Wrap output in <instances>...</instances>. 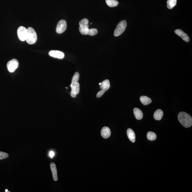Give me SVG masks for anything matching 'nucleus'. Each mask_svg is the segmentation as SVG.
<instances>
[{
	"label": "nucleus",
	"mask_w": 192,
	"mask_h": 192,
	"mask_svg": "<svg viewBox=\"0 0 192 192\" xmlns=\"http://www.w3.org/2000/svg\"><path fill=\"white\" fill-rule=\"evenodd\" d=\"M88 20L86 18H84L79 23V26H85L88 25Z\"/></svg>",
	"instance_id": "22"
},
{
	"label": "nucleus",
	"mask_w": 192,
	"mask_h": 192,
	"mask_svg": "<svg viewBox=\"0 0 192 192\" xmlns=\"http://www.w3.org/2000/svg\"><path fill=\"white\" fill-rule=\"evenodd\" d=\"M50 56L53 57L63 59L65 57V54L63 52L59 51L52 50L49 53Z\"/></svg>",
	"instance_id": "8"
},
{
	"label": "nucleus",
	"mask_w": 192,
	"mask_h": 192,
	"mask_svg": "<svg viewBox=\"0 0 192 192\" xmlns=\"http://www.w3.org/2000/svg\"><path fill=\"white\" fill-rule=\"evenodd\" d=\"M50 167L52 173L53 178L55 181L58 180L57 169L56 164L54 163H51L50 164Z\"/></svg>",
	"instance_id": "11"
},
{
	"label": "nucleus",
	"mask_w": 192,
	"mask_h": 192,
	"mask_svg": "<svg viewBox=\"0 0 192 192\" xmlns=\"http://www.w3.org/2000/svg\"><path fill=\"white\" fill-rule=\"evenodd\" d=\"M9 156L8 154L0 152V160H3L8 158Z\"/></svg>",
	"instance_id": "24"
},
{
	"label": "nucleus",
	"mask_w": 192,
	"mask_h": 192,
	"mask_svg": "<svg viewBox=\"0 0 192 192\" xmlns=\"http://www.w3.org/2000/svg\"><path fill=\"white\" fill-rule=\"evenodd\" d=\"M89 26H79V32L82 34L83 35H88L89 30Z\"/></svg>",
	"instance_id": "17"
},
{
	"label": "nucleus",
	"mask_w": 192,
	"mask_h": 192,
	"mask_svg": "<svg viewBox=\"0 0 192 192\" xmlns=\"http://www.w3.org/2000/svg\"><path fill=\"white\" fill-rule=\"evenodd\" d=\"M101 135L102 138H109L111 135L110 129L108 127H104L101 130Z\"/></svg>",
	"instance_id": "10"
},
{
	"label": "nucleus",
	"mask_w": 192,
	"mask_h": 192,
	"mask_svg": "<svg viewBox=\"0 0 192 192\" xmlns=\"http://www.w3.org/2000/svg\"><path fill=\"white\" fill-rule=\"evenodd\" d=\"M18 37L21 41H24L26 40L27 30L24 26H20L17 31Z\"/></svg>",
	"instance_id": "6"
},
{
	"label": "nucleus",
	"mask_w": 192,
	"mask_h": 192,
	"mask_svg": "<svg viewBox=\"0 0 192 192\" xmlns=\"http://www.w3.org/2000/svg\"><path fill=\"white\" fill-rule=\"evenodd\" d=\"M98 30L96 29H89L88 35L90 36H93L96 35L98 34Z\"/></svg>",
	"instance_id": "21"
},
{
	"label": "nucleus",
	"mask_w": 192,
	"mask_h": 192,
	"mask_svg": "<svg viewBox=\"0 0 192 192\" xmlns=\"http://www.w3.org/2000/svg\"><path fill=\"white\" fill-rule=\"evenodd\" d=\"M8 190H5V192H8Z\"/></svg>",
	"instance_id": "27"
},
{
	"label": "nucleus",
	"mask_w": 192,
	"mask_h": 192,
	"mask_svg": "<svg viewBox=\"0 0 192 192\" xmlns=\"http://www.w3.org/2000/svg\"><path fill=\"white\" fill-rule=\"evenodd\" d=\"M133 114L137 120H141L143 117V113L142 111L138 108H135L133 109Z\"/></svg>",
	"instance_id": "14"
},
{
	"label": "nucleus",
	"mask_w": 192,
	"mask_h": 192,
	"mask_svg": "<svg viewBox=\"0 0 192 192\" xmlns=\"http://www.w3.org/2000/svg\"><path fill=\"white\" fill-rule=\"evenodd\" d=\"M27 30V36L26 40L29 44H33L37 41V34L34 29L32 27H29Z\"/></svg>",
	"instance_id": "2"
},
{
	"label": "nucleus",
	"mask_w": 192,
	"mask_h": 192,
	"mask_svg": "<svg viewBox=\"0 0 192 192\" xmlns=\"http://www.w3.org/2000/svg\"><path fill=\"white\" fill-rule=\"evenodd\" d=\"M106 2L108 6L110 7H114L118 6V1L116 0H106Z\"/></svg>",
	"instance_id": "18"
},
{
	"label": "nucleus",
	"mask_w": 192,
	"mask_h": 192,
	"mask_svg": "<svg viewBox=\"0 0 192 192\" xmlns=\"http://www.w3.org/2000/svg\"><path fill=\"white\" fill-rule=\"evenodd\" d=\"M19 66V63L17 60L13 59L9 61L7 64L8 70L10 73L14 72Z\"/></svg>",
	"instance_id": "5"
},
{
	"label": "nucleus",
	"mask_w": 192,
	"mask_h": 192,
	"mask_svg": "<svg viewBox=\"0 0 192 192\" xmlns=\"http://www.w3.org/2000/svg\"><path fill=\"white\" fill-rule=\"evenodd\" d=\"M101 83H100L99 84V85H101Z\"/></svg>",
	"instance_id": "28"
},
{
	"label": "nucleus",
	"mask_w": 192,
	"mask_h": 192,
	"mask_svg": "<svg viewBox=\"0 0 192 192\" xmlns=\"http://www.w3.org/2000/svg\"><path fill=\"white\" fill-rule=\"evenodd\" d=\"M66 28V22L64 20H61L58 23L57 26L56 32L58 34H61L65 32Z\"/></svg>",
	"instance_id": "7"
},
{
	"label": "nucleus",
	"mask_w": 192,
	"mask_h": 192,
	"mask_svg": "<svg viewBox=\"0 0 192 192\" xmlns=\"http://www.w3.org/2000/svg\"><path fill=\"white\" fill-rule=\"evenodd\" d=\"M66 89H68V88H67V87H66Z\"/></svg>",
	"instance_id": "29"
},
{
	"label": "nucleus",
	"mask_w": 192,
	"mask_h": 192,
	"mask_svg": "<svg viewBox=\"0 0 192 192\" xmlns=\"http://www.w3.org/2000/svg\"><path fill=\"white\" fill-rule=\"evenodd\" d=\"M79 79V74L78 72L75 73L74 76L72 78V82H78Z\"/></svg>",
	"instance_id": "23"
},
{
	"label": "nucleus",
	"mask_w": 192,
	"mask_h": 192,
	"mask_svg": "<svg viewBox=\"0 0 192 192\" xmlns=\"http://www.w3.org/2000/svg\"><path fill=\"white\" fill-rule=\"evenodd\" d=\"M147 138L149 141H153L156 139L157 135L153 132L149 131L148 132L147 135Z\"/></svg>",
	"instance_id": "19"
},
{
	"label": "nucleus",
	"mask_w": 192,
	"mask_h": 192,
	"mask_svg": "<svg viewBox=\"0 0 192 192\" xmlns=\"http://www.w3.org/2000/svg\"><path fill=\"white\" fill-rule=\"evenodd\" d=\"M104 93H105V92H104L103 91L101 90L99 91L96 95L97 98H99L101 97L102 96V95L104 94Z\"/></svg>",
	"instance_id": "25"
},
{
	"label": "nucleus",
	"mask_w": 192,
	"mask_h": 192,
	"mask_svg": "<svg viewBox=\"0 0 192 192\" xmlns=\"http://www.w3.org/2000/svg\"><path fill=\"white\" fill-rule=\"evenodd\" d=\"M110 86V83L109 80L106 79L101 83V85H100V88L101 89V90L105 92L109 89Z\"/></svg>",
	"instance_id": "12"
},
{
	"label": "nucleus",
	"mask_w": 192,
	"mask_h": 192,
	"mask_svg": "<svg viewBox=\"0 0 192 192\" xmlns=\"http://www.w3.org/2000/svg\"><path fill=\"white\" fill-rule=\"evenodd\" d=\"M54 153L53 151H51L50 152V153H49V155H50V156L51 158H52L53 157H54Z\"/></svg>",
	"instance_id": "26"
},
{
	"label": "nucleus",
	"mask_w": 192,
	"mask_h": 192,
	"mask_svg": "<svg viewBox=\"0 0 192 192\" xmlns=\"http://www.w3.org/2000/svg\"><path fill=\"white\" fill-rule=\"evenodd\" d=\"M140 100L141 103L144 105H149L152 102L151 99L145 96H141Z\"/></svg>",
	"instance_id": "16"
},
{
	"label": "nucleus",
	"mask_w": 192,
	"mask_h": 192,
	"mask_svg": "<svg viewBox=\"0 0 192 192\" xmlns=\"http://www.w3.org/2000/svg\"><path fill=\"white\" fill-rule=\"evenodd\" d=\"M175 33L177 35L180 36L182 39L186 42H189L190 41V38L185 32H184L180 29H177L175 31Z\"/></svg>",
	"instance_id": "9"
},
{
	"label": "nucleus",
	"mask_w": 192,
	"mask_h": 192,
	"mask_svg": "<svg viewBox=\"0 0 192 192\" xmlns=\"http://www.w3.org/2000/svg\"><path fill=\"white\" fill-rule=\"evenodd\" d=\"M70 86L71 88V96L73 98H76L77 95L79 92V84L78 82H71Z\"/></svg>",
	"instance_id": "4"
},
{
	"label": "nucleus",
	"mask_w": 192,
	"mask_h": 192,
	"mask_svg": "<svg viewBox=\"0 0 192 192\" xmlns=\"http://www.w3.org/2000/svg\"><path fill=\"white\" fill-rule=\"evenodd\" d=\"M127 135L128 138L131 142L134 143L136 141V135L134 131L131 129H128L127 131Z\"/></svg>",
	"instance_id": "13"
},
{
	"label": "nucleus",
	"mask_w": 192,
	"mask_h": 192,
	"mask_svg": "<svg viewBox=\"0 0 192 192\" xmlns=\"http://www.w3.org/2000/svg\"><path fill=\"white\" fill-rule=\"evenodd\" d=\"M177 0H168L167 7L168 9H171L177 4Z\"/></svg>",
	"instance_id": "20"
},
{
	"label": "nucleus",
	"mask_w": 192,
	"mask_h": 192,
	"mask_svg": "<svg viewBox=\"0 0 192 192\" xmlns=\"http://www.w3.org/2000/svg\"><path fill=\"white\" fill-rule=\"evenodd\" d=\"M127 22L125 20L120 21L117 25L114 32V35L115 36H119L125 31L127 27Z\"/></svg>",
	"instance_id": "3"
},
{
	"label": "nucleus",
	"mask_w": 192,
	"mask_h": 192,
	"mask_svg": "<svg viewBox=\"0 0 192 192\" xmlns=\"http://www.w3.org/2000/svg\"><path fill=\"white\" fill-rule=\"evenodd\" d=\"M178 119L182 125L187 128L192 125V118L191 115L184 112L179 113L178 116Z\"/></svg>",
	"instance_id": "1"
},
{
	"label": "nucleus",
	"mask_w": 192,
	"mask_h": 192,
	"mask_svg": "<svg viewBox=\"0 0 192 192\" xmlns=\"http://www.w3.org/2000/svg\"><path fill=\"white\" fill-rule=\"evenodd\" d=\"M163 115V111L161 109H158L155 111L154 114V118L157 120H160Z\"/></svg>",
	"instance_id": "15"
}]
</instances>
